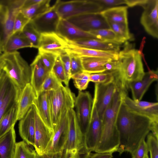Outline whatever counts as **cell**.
I'll list each match as a JSON object with an SVG mask.
<instances>
[{
    "label": "cell",
    "mask_w": 158,
    "mask_h": 158,
    "mask_svg": "<svg viewBox=\"0 0 158 158\" xmlns=\"http://www.w3.org/2000/svg\"><path fill=\"white\" fill-rule=\"evenodd\" d=\"M152 122L148 118L130 110L122 102L116 121L119 137L117 152L120 155L124 152L131 154L151 131Z\"/></svg>",
    "instance_id": "obj_1"
},
{
    "label": "cell",
    "mask_w": 158,
    "mask_h": 158,
    "mask_svg": "<svg viewBox=\"0 0 158 158\" xmlns=\"http://www.w3.org/2000/svg\"><path fill=\"white\" fill-rule=\"evenodd\" d=\"M127 91L118 88L103 114L102 130L100 141L94 151L95 152H117L119 145V137L116 127L118 110Z\"/></svg>",
    "instance_id": "obj_2"
},
{
    "label": "cell",
    "mask_w": 158,
    "mask_h": 158,
    "mask_svg": "<svg viewBox=\"0 0 158 158\" xmlns=\"http://www.w3.org/2000/svg\"><path fill=\"white\" fill-rule=\"evenodd\" d=\"M127 44L119 52L117 72L118 79L122 87L127 90V84L141 80L145 72L139 51L131 44Z\"/></svg>",
    "instance_id": "obj_3"
},
{
    "label": "cell",
    "mask_w": 158,
    "mask_h": 158,
    "mask_svg": "<svg viewBox=\"0 0 158 158\" xmlns=\"http://www.w3.org/2000/svg\"><path fill=\"white\" fill-rule=\"evenodd\" d=\"M0 65L20 94L25 85L30 83V65L17 51L1 54Z\"/></svg>",
    "instance_id": "obj_4"
},
{
    "label": "cell",
    "mask_w": 158,
    "mask_h": 158,
    "mask_svg": "<svg viewBox=\"0 0 158 158\" xmlns=\"http://www.w3.org/2000/svg\"><path fill=\"white\" fill-rule=\"evenodd\" d=\"M25 0H0V43L2 52L13 34L16 17L23 8Z\"/></svg>",
    "instance_id": "obj_5"
},
{
    "label": "cell",
    "mask_w": 158,
    "mask_h": 158,
    "mask_svg": "<svg viewBox=\"0 0 158 158\" xmlns=\"http://www.w3.org/2000/svg\"><path fill=\"white\" fill-rule=\"evenodd\" d=\"M53 5L60 19H64L81 15L100 13L103 10L96 0H58Z\"/></svg>",
    "instance_id": "obj_6"
},
{
    "label": "cell",
    "mask_w": 158,
    "mask_h": 158,
    "mask_svg": "<svg viewBox=\"0 0 158 158\" xmlns=\"http://www.w3.org/2000/svg\"><path fill=\"white\" fill-rule=\"evenodd\" d=\"M48 93L54 130L62 114L74 107L76 96L66 86Z\"/></svg>",
    "instance_id": "obj_7"
},
{
    "label": "cell",
    "mask_w": 158,
    "mask_h": 158,
    "mask_svg": "<svg viewBox=\"0 0 158 158\" xmlns=\"http://www.w3.org/2000/svg\"><path fill=\"white\" fill-rule=\"evenodd\" d=\"M67 117L68 138L64 149L76 153V158H85L90 152L85 147L84 137L81 132L75 111L73 108L68 110Z\"/></svg>",
    "instance_id": "obj_8"
},
{
    "label": "cell",
    "mask_w": 158,
    "mask_h": 158,
    "mask_svg": "<svg viewBox=\"0 0 158 158\" xmlns=\"http://www.w3.org/2000/svg\"><path fill=\"white\" fill-rule=\"evenodd\" d=\"M93 102L90 94L87 91H79L75 98L76 116L81 132L84 137L90 123Z\"/></svg>",
    "instance_id": "obj_9"
},
{
    "label": "cell",
    "mask_w": 158,
    "mask_h": 158,
    "mask_svg": "<svg viewBox=\"0 0 158 158\" xmlns=\"http://www.w3.org/2000/svg\"><path fill=\"white\" fill-rule=\"evenodd\" d=\"M118 88H121L115 79L106 84H95L93 99L98 115L102 120L105 111Z\"/></svg>",
    "instance_id": "obj_10"
},
{
    "label": "cell",
    "mask_w": 158,
    "mask_h": 158,
    "mask_svg": "<svg viewBox=\"0 0 158 158\" xmlns=\"http://www.w3.org/2000/svg\"><path fill=\"white\" fill-rule=\"evenodd\" d=\"M102 130V121L100 118L93 99L89 125L84 136V144L88 152L94 151L101 139Z\"/></svg>",
    "instance_id": "obj_11"
},
{
    "label": "cell",
    "mask_w": 158,
    "mask_h": 158,
    "mask_svg": "<svg viewBox=\"0 0 158 158\" xmlns=\"http://www.w3.org/2000/svg\"><path fill=\"white\" fill-rule=\"evenodd\" d=\"M143 9L140 23L146 32L152 37L158 38V0H146L141 6Z\"/></svg>",
    "instance_id": "obj_12"
},
{
    "label": "cell",
    "mask_w": 158,
    "mask_h": 158,
    "mask_svg": "<svg viewBox=\"0 0 158 158\" xmlns=\"http://www.w3.org/2000/svg\"><path fill=\"white\" fill-rule=\"evenodd\" d=\"M35 120V150L38 154L44 153L52 138L53 131L45 125L35 106L33 104Z\"/></svg>",
    "instance_id": "obj_13"
},
{
    "label": "cell",
    "mask_w": 158,
    "mask_h": 158,
    "mask_svg": "<svg viewBox=\"0 0 158 158\" xmlns=\"http://www.w3.org/2000/svg\"><path fill=\"white\" fill-rule=\"evenodd\" d=\"M68 111L62 114L55 127L52 138L45 152L56 153L64 149L68 138Z\"/></svg>",
    "instance_id": "obj_14"
},
{
    "label": "cell",
    "mask_w": 158,
    "mask_h": 158,
    "mask_svg": "<svg viewBox=\"0 0 158 158\" xmlns=\"http://www.w3.org/2000/svg\"><path fill=\"white\" fill-rule=\"evenodd\" d=\"M66 19L81 30L86 32L110 28L107 22L100 13L81 15Z\"/></svg>",
    "instance_id": "obj_15"
},
{
    "label": "cell",
    "mask_w": 158,
    "mask_h": 158,
    "mask_svg": "<svg viewBox=\"0 0 158 158\" xmlns=\"http://www.w3.org/2000/svg\"><path fill=\"white\" fill-rule=\"evenodd\" d=\"M123 102L131 110L146 117L152 121L158 122V103L149 102L135 101L125 96Z\"/></svg>",
    "instance_id": "obj_16"
},
{
    "label": "cell",
    "mask_w": 158,
    "mask_h": 158,
    "mask_svg": "<svg viewBox=\"0 0 158 158\" xmlns=\"http://www.w3.org/2000/svg\"><path fill=\"white\" fill-rule=\"evenodd\" d=\"M60 18L54 5L48 11L31 20L35 29L40 34L56 33Z\"/></svg>",
    "instance_id": "obj_17"
},
{
    "label": "cell",
    "mask_w": 158,
    "mask_h": 158,
    "mask_svg": "<svg viewBox=\"0 0 158 158\" xmlns=\"http://www.w3.org/2000/svg\"><path fill=\"white\" fill-rule=\"evenodd\" d=\"M67 43L56 33L41 34L38 49L39 52H51L58 55L66 52Z\"/></svg>",
    "instance_id": "obj_18"
},
{
    "label": "cell",
    "mask_w": 158,
    "mask_h": 158,
    "mask_svg": "<svg viewBox=\"0 0 158 158\" xmlns=\"http://www.w3.org/2000/svg\"><path fill=\"white\" fill-rule=\"evenodd\" d=\"M56 33L69 42L84 39H97L89 33L81 30L67 19H62L60 20Z\"/></svg>",
    "instance_id": "obj_19"
},
{
    "label": "cell",
    "mask_w": 158,
    "mask_h": 158,
    "mask_svg": "<svg viewBox=\"0 0 158 158\" xmlns=\"http://www.w3.org/2000/svg\"><path fill=\"white\" fill-rule=\"evenodd\" d=\"M157 80V71L152 70L145 73L141 80L128 83L127 87L131 91L132 99L135 101L141 100L151 84Z\"/></svg>",
    "instance_id": "obj_20"
},
{
    "label": "cell",
    "mask_w": 158,
    "mask_h": 158,
    "mask_svg": "<svg viewBox=\"0 0 158 158\" xmlns=\"http://www.w3.org/2000/svg\"><path fill=\"white\" fill-rule=\"evenodd\" d=\"M65 48L66 52L73 54L80 57H106L117 60L119 52L91 49L79 46L67 42Z\"/></svg>",
    "instance_id": "obj_21"
},
{
    "label": "cell",
    "mask_w": 158,
    "mask_h": 158,
    "mask_svg": "<svg viewBox=\"0 0 158 158\" xmlns=\"http://www.w3.org/2000/svg\"><path fill=\"white\" fill-rule=\"evenodd\" d=\"M19 120V130L21 137L27 144L34 147L35 120L33 105Z\"/></svg>",
    "instance_id": "obj_22"
},
{
    "label": "cell",
    "mask_w": 158,
    "mask_h": 158,
    "mask_svg": "<svg viewBox=\"0 0 158 158\" xmlns=\"http://www.w3.org/2000/svg\"><path fill=\"white\" fill-rule=\"evenodd\" d=\"M30 66L31 70L30 83L34 88L37 96L41 92L42 84L50 72L44 67L38 54Z\"/></svg>",
    "instance_id": "obj_23"
},
{
    "label": "cell",
    "mask_w": 158,
    "mask_h": 158,
    "mask_svg": "<svg viewBox=\"0 0 158 158\" xmlns=\"http://www.w3.org/2000/svg\"><path fill=\"white\" fill-rule=\"evenodd\" d=\"M36 98L35 91L30 83L23 89L18 101L16 119L20 120L33 105Z\"/></svg>",
    "instance_id": "obj_24"
},
{
    "label": "cell",
    "mask_w": 158,
    "mask_h": 158,
    "mask_svg": "<svg viewBox=\"0 0 158 158\" xmlns=\"http://www.w3.org/2000/svg\"><path fill=\"white\" fill-rule=\"evenodd\" d=\"M33 104L45 125L53 131L48 92H41L36 96Z\"/></svg>",
    "instance_id": "obj_25"
},
{
    "label": "cell",
    "mask_w": 158,
    "mask_h": 158,
    "mask_svg": "<svg viewBox=\"0 0 158 158\" xmlns=\"http://www.w3.org/2000/svg\"><path fill=\"white\" fill-rule=\"evenodd\" d=\"M66 41L69 43L91 49L118 52L120 51V45L97 39H84L71 42Z\"/></svg>",
    "instance_id": "obj_26"
},
{
    "label": "cell",
    "mask_w": 158,
    "mask_h": 158,
    "mask_svg": "<svg viewBox=\"0 0 158 158\" xmlns=\"http://www.w3.org/2000/svg\"><path fill=\"white\" fill-rule=\"evenodd\" d=\"M14 126L0 138V158H13L16 145Z\"/></svg>",
    "instance_id": "obj_27"
},
{
    "label": "cell",
    "mask_w": 158,
    "mask_h": 158,
    "mask_svg": "<svg viewBox=\"0 0 158 158\" xmlns=\"http://www.w3.org/2000/svg\"><path fill=\"white\" fill-rule=\"evenodd\" d=\"M80 57L83 72L89 74L106 71L105 65L109 62L113 60L110 58L106 57Z\"/></svg>",
    "instance_id": "obj_28"
},
{
    "label": "cell",
    "mask_w": 158,
    "mask_h": 158,
    "mask_svg": "<svg viewBox=\"0 0 158 158\" xmlns=\"http://www.w3.org/2000/svg\"><path fill=\"white\" fill-rule=\"evenodd\" d=\"M127 6H117L102 11L100 14L107 23L128 24Z\"/></svg>",
    "instance_id": "obj_29"
},
{
    "label": "cell",
    "mask_w": 158,
    "mask_h": 158,
    "mask_svg": "<svg viewBox=\"0 0 158 158\" xmlns=\"http://www.w3.org/2000/svg\"><path fill=\"white\" fill-rule=\"evenodd\" d=\"M25 48H32V46L22 31L18 32L13 33L9 38L4 48L3 52H13Z\"/></svg>",
    "instance_id": "obj_30"
},
{
    "label": "cell",
    "mask_w": 158,
    "mask_h": 158,
    "mask_svg": "<svg viewBox=\"0 0 158 158\" xmlns=\"http://www.w3.org/2000/svg\"><path fill=\"white\" fill-rule=\"evenodd\" d=\"M50 0H41L30 6L22 9L20 11L30 20L49 10L52 7Z\"/></svg>",
    "instance_id": "obj_31"
},
{
    "label": "cell",
    "mask_w": 158,
    "mask_h": 158,
    "mask_svg": "<svg viewBox=\"0 0 158 158\" xmlns=\"http://www.w3.org/2000/svg\"><path fill=\"white\" fill-rule=\"evenodd\" d=\"M18 102L4 115L0 122V138L15 124L16 119Z\"/></svg>",
    "instance_id": "obj_32"
},
{
    "label": "cell",
    "mask_w": 158,
    "mask_h": 158,
    "mask_svg": "<svg viewBox=\"0 0 158 158\" xmlns=\"http://www.w3.org/2000/svg\"><path fill=\"white\" fill-rule=\"evenodd\" d=\"M98 39L121 45L124 42L111 29H102L89 32Z\"/></svg>",
    "instance_id": "obj_33"
},
{
    "label": "cell",
    "mask_w": 158,
    "mask_h": 158,
    "mask_svg": "<svg viewBox=\"0 0 158 158\" xmlns=\"http://www.w3.org/2000/svg\"><path fill=\"white\" fill-rule=\"evenodd\" d=\"M24 141L16 143L13 158H35L36 152Z\"/></svg>",
    "instance_id": "obj_34"
},
{
    "label": "cell",
    "mask_w": 158,
    "mask_h": 158,
    "mask_svg": "<svg viewBox=\"0 0 158 158\" xmlns=\"http://www.w3.org/2000/svg\"><path fill=\"white\" fill-rule=\"evenodd\" d=\"M22 32L31 44L32 48H38L41 34L35 28L31 20L25 27Z\"/></svg>",
    "instance_id": "obj_35"
},
{
    "label": "cell",
    "mask_w": 158,
    "mask_h": 158,
    "mask_svg": "<svg viewBox=\"0 0 158 158\" xmlns=\"http://www.w3.org/2000/svg\"><path fill=\"white\" fill-rule=\"evenodd\" d=\"M110 29L112 30L124 42L133 38L130 33L128 24L107 23Z\"/></svg>",
    "instance_id": "obj_36"
},
{
    "label": "cell",
    "mask_w": 158,
    "mask_h": 158,
    "mask_svg": "<svg viewBox=\"0 0 158 158\" xmlns=\"http://www.w3.org/2000/svg\"><path fill=\"white\" fill-rule=\"evenodd\" d=\"M116 75V71L89 74V81L95 84H106L114 80Z\"/></svg>",
    "instance_id": "obj_37"
},
{
    "label": "cell",
    "mask_w": 158,
    "mask_h": 158,
    "mask_svg": "<svg viewBox=\"0 0 158 158\" xmlns=\"http://www.w3.org/2000/svg\"><path fill=\"white\" fill-rule=\"evenodd\" d=\"M63 85L62 82L51 71L42 84L41 91L48 92L55 91L59 89Z\"/></svg>",
    "instance_id": "obj_38"
},
{
    "label": "cell",
    "mask_w": 158,
    "mask_h": 158,
    "mask_svg": "<svg viewBox=\"0 0 158 158\" xmlns=\"http://www.w3.org/2000/svg\"><path fill=\"white\" fill-rule=\"evenodd\" d=\"M0 78V108L2 106L6 96L13 82L2 69Z\"/></svg>",
    "instance_id": "obj_39"
},
{
    "label": "cell",
    "mask_w": 158,
    "mask_h": 158,
    "mask_svg": "<svg viewBox=\"0 0 158 158\" xmlns=\"http://www.w3.org/2000/svg\"><path fill=\"white\" fill-rule=\"evenodd\" d=\"M51 71L60 82H64L66 86H68L69 81L67 78L59 55L57 57Z\"/></svg>",
    "instance_id": "obj_40"
},
{
    "label": "cell",
    "mask_w": 158,
    "mask_h": 158,
    "mask_svg": "<svg viewBox=\"0 0 158 158\" xmlns=\"http://www.w3.org/2000/svg\"><path fill=\"white\" fill-rule=\"evenodd\" d=\"M74 85L79 91L85 89L88 86L89 81V74L84 72L72 76Z\"/></svg>",
    "instance_id": "obj_41"
},
{
    "label": "cell",
    "mask_w": 158,
    "mask_h": 158,
    "mask_svg": "<svg viewBox=\"0 0 158 158\" xmlns=\"http://www.w3.org/2000/svg\"><path fill=\"white\" fill-rule=\"evenodd\" d=\"M38 54L44 67L49 71L51 72L56 60L59 55L46 52L39 51Z\"/></svg>",
    "instance_id": "obj_42"
},
{
    "label": "cell",
    "mask_w": 158,
    "mask_h": 158,
    "mask_svg": "<svg viewBox=\"0 0 158 158\" xmlns=\"http://www.w3.org/2000/svg\"><path fill=\"white\" fill-rule=\"evenodd\" d=\"M76 155L73 152L64 149L62 151L56 153L45 152L41 155L36 153L35 158H75Z\"/></svg>",
    "instance_id": "obj_43"
},
{
    "label": "cell",
    "mask_w": 158,
    "mask_h": 158,
    "mask_svg": "<svg viewBox=\"0 0 158 158\" xmlns=\"http://www.w3.org/2000/svg\"><path fill=\"white\" fill-rule=\"evenodd\" d=\"M147 143L148 152H150V158H158V139L152 133L147 135Z\"/></svg>",
    "instance_id": "obj_44"
},
{
    "label": "cell",
    "mask_w": 158,
    "mask_h": 158,
    "mask_svg": "<svg viewBox=\"0 0 158 158\" xmlns=\"http://www.w3.org/2000/svg\"><path fill=\"white\" fill-rule=\"evenodd\" d=\"M69 54L70 57V72L71 77L73 75L83 72V68L81 57L73 54Z\"/></svg>",
    "instance_id": "obj_45"
},
{
    "label": "cell",
    "mask_w": 158,
    "mask_h": 158,
    "mask_svg": "<svg viewBox=\"0 0 158 158\" xmlns=\"http://www.w3.org/2000/svg\"><path fill=\"white\" fill-rule=\"evenodd\" d=\"M30 20L25 16L20 11L17 15L14 22L13 33L22 31Z\"/></svg>",
    "instance_id": "obj_46"
},
{
    "label": "cell",
    "mask_w": 158,
    "mask_h": 158,
    "mask_svg": "<svg viewBox=\"0 0 158 158\" xmlns=\"http://www.w3.org/2000/svg\"><path fill=\"white\" fill-rule=\"evenodd\" d=\"M145 139L141 140L136 149L131 154L132 158H144L148 155V147Z\"/></svg>",
    "instance_id": "obj_47"
},
{
    "label": "cell",
    "mask_w": 158,
    "mask_h": 158,
    "mask_svg": "<svg viewBox=\"0 0 158 158\" xmlns=\"http://www.w3.org/2000/svg\"><path fill=\"white\" fill-rule=\"evenodd\" d=\"M60 60L64 67L68 80L71 78L70 74L71 60L69 54L66 52L59 55Z\"/></svg>",
    "instance_id": "obj_48"
},
{
    "label": "cell",
    "mask_w": 158,
    "mask_h": 158,
    "mask_svg": "<svg viewBox=\"0 0 158 158\" xmlns=\"http://www.w3.org/2000/svg\"><path fill=\"white\" fill-rule=\"evenodd\" d=\"M96 1L102 6L103 10L126 4V0H96Z\"/></svg>",
    "instance_id": "obj_49"
},
{
    "label": "cell",
    "mask_w": 158,
    "mask_h": 158,
    "mask_svg": "<svg viewBox=\"0 0 158 158\" xmlns=\"http://www.w3.org/2000/svg\"><path fill=\"white\" fill-rule=\"evenodd\" d=\"M112 153L110 152H96L91 153L89 158H112Z\"/></svg>",
    "instance_id": "obj_50"
},
{
    "label": "cell",
    "mask_w": 158,
    "mask_h": 158,
    "mask_svg": "<svg viewBox=\"0 0 158 158\" xmlns=\"http://www.w3.org/2000/svg\"><path fill=\"white\" fill-rule=\"evenodd\" d=\"M146 0H126V4L127 6L132 7L136 6H140L143 4Z\"/></svg>",
    "instance_id": "obj_51"
},
{
    "label": "cell",
    "mask_w": 158,
    "mask_h": 158,
    "mask_svg": "<svg viewBox=\"0 0 158 158\" xmlns=\"http://www.w3.org/2000/svg\"><path fill=\"white\" fill-rule=\"evenodd\" d=\"M152 133L158 139V122L152 121L151 125Z\"/></svg>",
    "instance_id": "obj_52"
},
{
    "label": "cell",
    "mask_w": 158,
    "mask_h": 158,
    "mask_svg": "<svg viewBox=\"0 0 158 158\" xmlns=\"http://www.w3.org/2000/svg\"><path fill=\"white\" fill-rule=\"evenodd\" d=\"M41 0H25L23 7L22 8L32 6L39 2Z\"/></svg>",
    "instance_id": "obj_53"
},
{
    "label": "cell",
    "mask_w": 158,
    "mask_h": 158,
    "mask_svg": "<svg viewBox=\"0 0 158 158\" xmlns=\"http://www.w3.org/2000/svg\"><path fill=\"white\" fill-rule=\"evenodd\" d=\"M2 69L0 65V78H1V75H2Z\"/></svg>",
    "instance_id": "obj_54"
},
{
    "label": "cell",
    "mask_w": 158,
    "mask_h": 158,
    "mask_svg": "<svg viewBox=\"0 0 158 158\" xmlns=\"http://www.w3.org/2000/svg\"><path fill=\"white\" fill-rule=\"evenodd\" d=\"M2 53V47L0 43V55Z\"/></svg>",
    "instance_id": "obj_55"
},
{
    "label": "cell",
    "mask_w": 158,
    "mask_h": 158,
    "mask_svg": "<svg viewBox=\"0 0 158 158\" xmlns=\"http://www.w3.org/2000/svg\"><path fill=\"white\" fill-rule=\"evenodd\" d=\"M144 158H149L148 156V155H146V156H145Z\"/></svg>",
    "instance_id": "obj_56"
}]
</instances>
